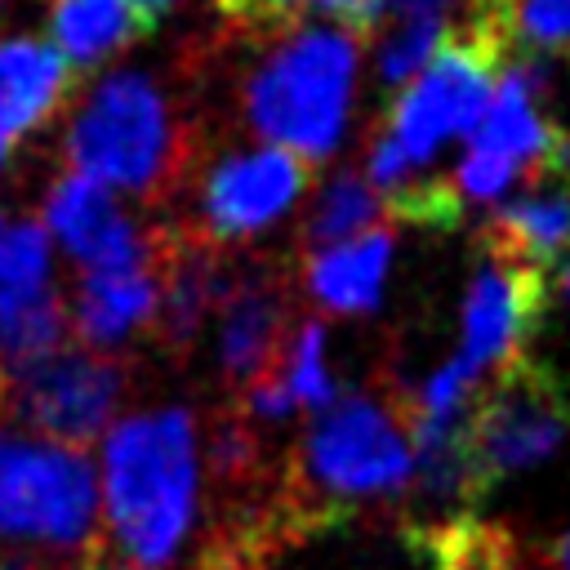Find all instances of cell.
Instances as JSON below:
<instances>
[{"label": "cell", "instance_id": "obj_1", "mask_svg": "<svg viewBox=\"0 0 570 570\" xmlns=\"http://www.w3.org/2000/svg\"><path fill=\"white\" fill-rule=\"evenodd\" d=\"M196 481V419L187 410L116 423L102 445V508L120 557L142 570L165 566L191 530Z\"/></svg>", "mask_w": 570, "mask_h": 570}, {"label": "cell", "instance_id": "obj_2", "mask_svg": "<svg viewBox=\"0 0 570 570\" xmlns=\"http://www.w3.org/2000/svg\"><path fill=\"white\" fill-rule=\"evenodd\" d=\"M361 67V36L338 22H303L285 31L249 71L240 102L267 147L298 160H325L347 125Z\"/></svg>", "mask_w": 570, "mask_h": 570}, {"label": "cell", "instance_id": "obj_3", "mask_svg": "<svg viewBox=\"0 0 570 570\" xmlns=\"http://www.w3.org/2000/svg\"><path fill=\"white\" fill-rule=\"evenodd\" d=\"M183 138L160 85L142 71H111L102 76L71 129H67V160L71 174L94 178L111 191H156L178 169Z\"/></svg>", "mask_w": 570, "mask_h": 570}, {"label": "cell", "instance_id": "obj_4", "mask_svg": "<svg viewBox=\"0 0 570 570\" xmlns=\"http://www.w3.org/2000/svg\"><path fill=\"white\" fill-rule=\"evenodd\" d=\"M298 476L325 508L401 494L414 481V445L401 401L370 392L334 396L298 445Z\"/></svg>", "mask_w": 570, "mask_h": 570}, {"label": "cell", "instance_id": "obj_5", "mask_svg": "<svg viewBox=\"0 0 570 570\" xmlns=\"http://www.w3.org/2000/svg\"><path fill=\"white\" fill-rule=\"evenodd\" d=\"M570 436V392L557 370L534 356L499 370L468 410V476L472 503L508 476L543 463Z\"/></svg>", "mask_w": 570, "mask_h": 570}, {"label": "cell", "instance_id": "obj_6", "mask_svg": "<svg viewBox=\"0 0 570 570\" xmlns=\"http://www.w3.org/2000/svg\"><path fill=\"white\" fill-rule=\"evenodd\" d=\"M98 481L80 450L0 432V539L80 548L94 543Z\"/></svg>", "mask_w": 570, "mask_h": 570}, {"label": "cell", "instance_id": "obj_7", "mask_svg": "<svg viewBox=\"0 0 570 570\" xmlns=\"http://www.w3.org/2000/svg\"><path fill=\"white\" fill-rule=\"evenodd\" d=\"M120 387H125V370L107 352L58 347L9 374L4 405H13L36 436L80 450L107 428Z\"/></svg>", "mask_w": 570, "mask_h": 570}, {"label": "cell", "instance_id": "obj_8", "mask_svg": "<svg viewBox=\"0 0 570 570\" xmlns=\"http://www.w3.org/2000/svg\"><path fill=\"white\" fill-rule=\"evenodd\" d=\"M548 303L552 289L539 267L485 249L463 294L454 361H463L481 383H490L499 370L525 356V343L548 316Z\"/></svg>", "mask_w": 570, "mask_h": 570}, {"label": "cell", "instance_id": "obj_9", "mask_svg": "<svg viewBox=\"0 0 570 570\" xmlns=\"http://www.w3.org/2000/svg\"><path fill=\"white\" fill-rule=\"evenodd\" d=\"M312 165L281 147H249L218 160L200 183V227L209 240H245L272 227L303 191Z\"/></svg>", "mask_w": 570, "mask_h": 570}, {"label": "cell", "instance_id": "obj_10", "mask_svg": "<svg viewBox=\"0 0 570 570\" xmlns=\"http://www.w3.org/2000/svg\"><path fill=\"white\" fill-rule=\"evenodd\" d=\"M45 232H53L62 240V249L71 258H80L89 272L142 267V263H156V254H160V240H147L129 223L116 191L94 178H80V174H67L49 187Z\"/></svg>", "mask_w": 570, "mask_h": 570}, {"label": "cell", "instance_id": "obj_11", "mask_svg": "<svg viewBox=\"0 0 570 570\" xmlns=\"http://www.w3.org/2000/svg\"><path fill=\"white\" fill-rule=\"evenodd\" d=\"M392 227L379 223L343 245H325L312 249L303 263V285L307 294L334 312V316H361L374 312L387 285V267H392Z\"/></svg>", "mask_w": 570, "mask_h": 570}, {"label": "cell", "instance_id": "obj_12", "mask_svg": "<svg viewBox=\"0 0 570 570\" xmlns=\"http://www.w3.org/2000/svg\"><path fill=\"white\" fill-rule=\"evenodd\" d=\"M481 245L548 276L570 254V178L534 183L525 196L499 205L481 227Z\"/></svg>", "mask_w": 570, "mask_h": 570}, {"label": "cell", "instance_id": "obj_13", "mask_svg": "<svg viewBox=\"0 0 570 570\" xmlns=\"http://www.w3.org/2000/svg\"><path fill=\"white\" fill-rule=\"evenodd\" d=\"M71 85V67L49 40L0 36V138L40 129Z\"/></svg>", "mask_w": 570, "mask_h": 570}, {"label": "cell", "instance_id": "obj_14", "mask_svg": "<svg viewBox=\"0 0 570 570\" xmlns=\"http://www.w3.org/2000/svg\"><path fill=\"white\" fill-rule=\"evenodd\" d=\"M285 352V298L267 281L232 285L223 298V330H218V361L223 374L249 387L258 374L276 370Z\"/></svg>", "mask_w": 570, "mask_h": 570}, {"label": "cell", "instance_id": "obj_15", "mask_svg": "<svg viewBox=\"0 0 570 570\" xmlns=\"http://www.w3.org/2000/svg\"><path fill=\"white\" fill-rule=\"evenodd\" d=\"M160 312V258L120 272H89L76 294V334L89 347L120 343Z\"/></svg>", "mask_w": 570, "mask_h": 570}, {"label": "cell", "instance_id": "obj_16", "mask_svg": "<svg viewBox=\"0 0 570 570\" xmlns=\"http://www.w3.org/2000/svg\"><path fill=\"white\" fill-rule=\"evenodd\" d=\"M468 0H387L383 18H379V45H374V67L379 80L387 89L410 85L432 53L441 49L445 31L454 27V18L463 13Z\"/></svg>", "mask_w": 570, "mask_h": 570}, {"label": "cell", "instance_id": "obj_17", "mask_svg": "<svg viewBox=\"0 0 570 570\" xmlns=\"http://www.w3.org/2000/svg\"><path fill=\"white\" fill-rule=\"evenodd\" d=\"M49 45L71 71H94L138 36L129 0H49Z\"/></svg>", "mask_w": 570, "mask_h": 570}, {"label": "cell", "instance_id": "obj_18", "mask_svg": "<svg viewBox=\"0 0 570 570\" xmlns=\"http://www.w3.org/2000/svg\"><path fill=\"white\" fill-rule=\"evenodd\" d=\"M67 334V307L58 294L27 289V294H0V370H22L49 352L62 347Z\"/></svg>", "mask_w": 570, "mask_h": 570}, {"label": "cell", "instance_id": "obj_19", "mask_svg": "<svg viewBox=\"0 0 570 570\" xmlns=\"http://www.w3.org/2000/svg\"><path fill=\"white\" fill-rule=\"evenodd\" d=\"M387 214L383 196L370 187L365 174L356 169H343L325 183V191L316 196V205L307 209V223H303V245L307 254L312 249H325V245H343L370 227H379Z\"/></svg>", "mask_w": 570, "mask_h": 570}, {"label": "cell", "instance_id": "obj_20", "mask_svg": "<svg viewBox=\"0 0 570 570\" xmlns=\"http://www.w3.org/2000/svg\"><path fill=\"white\" fill-rule=\"evenodd\" d=\"M218 9L236 27L267 31V36L303 27L307 13H325L330 22H338V27H347V31L361 36V31H374L379 27L387 0H218Z\"/></svg>", "mask_w": 570, "mask_h": 570}, {"label": "cell", "instance_id": "obj_21", "mask_svg": "<svg viewBox=\"0 0 570 570\" xmlns=\"http://www.w3.org/2000/svg\"><path fill=\"white\" fill-rule=\"evenodd\" d=\"M281 379L294 396L298 410H312L321 414L338 392H334V379L325 370V325L321 321H298L294 334L285 338V352H281Z\"/></svg>", "mask_w": 570, "mask_h": 570}, {"label": "cell", "instance_id": "obj_22", "mask_svg": "<svg viewBox=\"0 0 570 570\" xmlns=\"http://www.w3.org/2000/svg\"><path fill=\"white\" fill-rule=\"evenodd\" d=\"M49 281V232L40 223H13L0 232V294L45 289Z\"/></svg>", "mask_w": 570, "mask_h": 570}, {"label": "cell", "instance_id": "obj_23", "mask_svg": "<svg viewBox=\"0 0 570 570\" xmlns=\"http://www.w3.org/2000/svg\"><path fill=\"white\" fill-rule=\"evenodd\" d=\"M436 570H517L512 543L490 525H450L432 539Z\"/></svg>", "mask_w": 570, "mask_h": 570}, {"label": "cell", "instance_id": "obj_24", "mask_svg": "<svg viewBox=\"0 0 570 570\" xmlns=\"http://www.w3.org/2000/svg\"><path fill=\"white\" fill-rule=\"evenodd\" d=\"M508 18L521 49L570 62V0H508Z\"/></svg>", "mask_w": 570, "mask_h": 570}, {"label": "cell", "instance_id": "obj_25", "mask_svg": "<svg viewBox=\"0 0 570 570\" xmlns=\"http://www.w3.org/2000/svg\"><path fill=\"white\" fill-rule=\"evenodd\" d=\"M174 9H178V0H129V13H134V22H138V36L156 31Z\"/></svg>", "mask_w": 570, "mask_h": 570}, {"label": "cell", "instance_id": "obj_26", "mask_svg": "<svg viewBox=\"0 0 570 570\" xmlns=\"http://www.w3.org/2000/svg\"><path fill=\"white\" fill-rule=\"evenodd\" d=\"M80 570H142V566H134L129 557L107 552L102 543H89V552H85V566H80Z\"/></svg>", "mask_w": 570, "mask_h": 570}, {"label": "cell", "instance_id": "obj_27", "mask_svg": "<svg viewBox=\"0 0 570 570\" xmlns=\"http://www.w3.org/2000/svg\"><path fill=\"white\" fill-rule=\"evenodd\" d=\"M548 289H552V298H561V303H570V254L548 272Z\"/></svg>", "mask_w": 570, "mask_h": 570}, {"label": "cell", "instance_id": "obj_28", "mask_svg": "<svg viewBox=\"0 0 570 570\" xmlns=\"http://www.w3.org/2000/svg\"><path fill=\"white\" fill-rule=\"evenodd\" d=\"M552 566H557V570H570V534H561V539L552 543Z\"/></svg>", "mask_w": 570, "mask_h": 570}, {"label": "cell", "instance_id": "obj_29", "mask_svg": "<svg viewBox=\"0 0 570 570\" xmlns=\"http://www.w3.org/2000/svg\"><path fill=\"white\" fill-rule=\"evenodd\" d=\"M4 156H9V138H0V165H4Z\"/></svg>", "mask_w": 570, "mask_h": 570}, {"label": "cell", "instance_id": "obj_30", "mask_svg": "<svg viewBox=\"0 0 570 570\" xmlns=\"http://www.w3.org/2000/svg\"><path fill=\"white\" fill-rule=\"evenodd\" d=\"M0 570H27V566H13V561H0Z\"/></svg>", "mask_w": 570, "mask_h": 570}, {"label": "cell", "instance_id": "obj_31", "mask_svg": "<svg viewBox=\"0 0 570 570\" xmlns=\"http://www.w3.org/2000/svg\"><path fill=\"white\" fill-rule=\"evenodd\" d=\"M9 4H13V0H0V13H4V9H9Z\"/></svg>", "mask_w": 570, "mask_h": 570}]
</instances>
